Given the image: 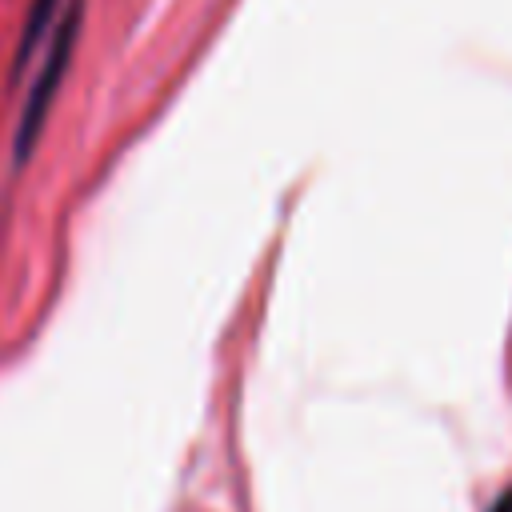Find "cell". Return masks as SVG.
Returning a JSON list of instances; mask_svg holds the SVG:
<instances>
[{"mask_svg":"<svg viewBox=\"0 0 512 512\" xmlns=\"http://www.w3.org/2000/svg\"><path fill=\"white\" fill-rule=\"evenodd\" d=\"M52 4L56 0H32V12H28V24H24V40H20V48H16V68L28 60V52H32V44L44 36V28H48V16H52Z\"/></svg>","mask_w":512,"mask_h":512,"instance_id":"obj_2","label":"cell"},{"mask_svg":"<svg viewBox=\"0 0 512 512\" xmlns=\"http://www.w3.org/2000/svg\"><path fill=\"white\" fill-rule=\"evenodd\" d=\"M76 28H80V4H68L60 28L52 32L48 64H44L40 80L32 84L28 104H24V116H20V128H16V160H28L32 148H36V140H40V124H44V116H48V104H52V96H56V88H60V76H64V68H68L72 48H76Z\"/></svg>","mask_w":512,"mask_h":512,"instance_id":"obj_1","label":"cell"},{"mask_svg":"<svg viewBox=\"0 0 512 512\" xmlns=\"http://www.w3.org/2000/svg\"><path fill=\"white\" fill-rule=\"evenodd\" d=\"M488 512H512V488H504V492L496 496V504H492Z\"/></svg>","mask_w":512,"mask_h":512,"instance_id":"obj_3","label":"cell"}]
</instances>
